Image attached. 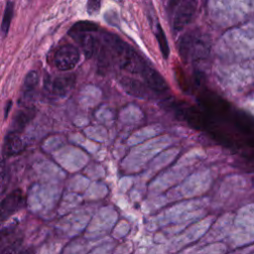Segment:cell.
Returning <instances> with one entry per match:
<instances>
[{
  "label": "cell",
  "instance_id": "obj_11",
  "mask_svg": "<svg viewBox=\"0 0 254 254\" xmlns=\"http://www.w3.org/2000/svg\"><path fill=\"white\" fill-rule=\"evenodd\" d=\"M35 115V109L32 107H24L16 112L12 122V131L18 133L22 131Z\"/></svg>",
  "mask_w": 254,
  "mask_h": 254
},
{
  "label": "cell",
  "instance_id": "obj_12",
  "mask_svg": "<svg viewBox=\"0 0 254 254\" xmlns=\"http://www.w3.org/2000/svg\"><path fill=\"white\" fill-rule=\"evenodd\" d=\"M71 37L80 46L86 59H90L94 55L95 48H96V41L92 35L88 33H79V34L71 35Z\"/></svg>",
  "mask_w": 254,
  "mask_h": 254
},
{
  "label": "cell",
  "instance_id": "obj_20",
  "mask_svg": "<svg viewBox=\"0 0 254 254\" xmlns=\"http://www.w3.org/2000/svg\"><path fill=\"white\" fill-rule=\"evenodd\" d=\"M11 105H12V102H11V101L7 102V104H6V108H5V118L7 117V114L9 113V110H10Z\"/></svg>",
  "mask_w": 254,
  "mask_h": 254
},
{
  "label": "cell",
  "instance_id": "obj_1",
  "mask_svg": "<svg viewBox=\"0 0 254 254\" xmlns=\"http://www.w3.org/2000/svg\"><path fill=\"white\" fill-rule=\"evenodd\" d=\"M103 39L113 52L122 69L131 73H141L146 62L129 44L111 33H104Z\"/></svg>",
  "mask_w": 254,
  "mask_h": 254
},
{
  "label": "cell",
  "instance_id": "obj_15",
  "mask_svg": "<svg viewBox=\"0 0 254 254\" xmlns=\"http://www.w3.org/2000/svg\"><path fill=\"white\" fill-rule=\"evenodd\" d=\"M155 35L159 44V48L160 51L163 55V58L165 60H168L169 55H170V48H169V44H168V40L166 37V34L162 28V26L160 25V23H158L156 25V31H155Z\"/></svg>",
  "mask_w": 254,
  "mask_h": 254
},
{
  "label": "cell",
  "instance_id": "obj_21",
  "mask_svg": "<svg viewBox=\"0 0 254 254\" xmlns=\"http://www.w3.org/2000/svg\"><path fill=\"white\" fill-rule=\"evenodd\" d=\"M19 254H34V250H33L32 248H28V249L23 250V251L20 252Z\"/></svg>",
  "mask_w": 254,
  "mask_h": 254
},
{
  "label": "cell",
  "instance_id": "obj_6",
  "mask_svg": "<svg viewBox=\"0 0 254 254\" xmlns=\"http://www.w3.org/2000/svg\"><path fill=\"white\" fill-rule=\"evenodd\" d=\"M196 3L194 1H183L176 3L173 16V30L175 33L182 31L194 18Z\"/></svg>",
  "mask_w": 254,
  "mask_h": 254
},
{
  "label": "cell",
  "instance_id": "obj_19",
  "mask_svg": "<svg viewBox=\"0 0 254 254\" xmlns=\"http://www.w3.org/2000/svg\"><path fill=\"white\" fill-rule=\"evenodd\" d=\"M100 9V2L99 1H88L86 4V10L89 15L97 14Z\"/></svg>",
  "mask_w": 254,
  "mask_h": 254
},
{
  "label": "cell",
  "instance_id": "obj_2",
  "mask_svg": "<svg viewBox=\"0 0 254 254\" xmlns=\"http://www.w3.org/2000/svg\"><path fill=\"white\" fill-rule=\"evenodd\" d=\"M209 49V40L198 31L186 33L179 43L180 56L186 63L206 58Z\"/></svg>",
  "mask_w": 254,
  "mask_h": 254
},
{
  "label": "cell",
  "instance_id": "obj_3",
  "mask_svg": "<svg viewBox=\"0 0 254 254\" xmlns=\"http://www.w3.org/2000/svg\"><path fill=\"white\" fill-rule=\"evenodd\" d=\"M75 83V75L73 73H65L54 76H47L44 81V90L48 97L59 99L66 96L73 88Z\"/></svg>",
  "mask_w": 254,
  "mask_h": 254
},
{
  "label": "cell",
  "instance_id": "obj_9",
  "mask_svg": "<svg viewBox=\"0 0 254 254\" xmlns=\"http://www.w3.org/2000/svg\"><path fill=\"white\" fill-rule=\"evenodd\" d=\"M119 83L121 87L124 89V91L132 96L139 97V98H146L149 95L146 85L140 80H137L128 76H121L119 79Z\"/></svg>",
  "mask_w": 254,
  "mask_h": 254
},
{
  "label": "cell",
  "instance_id": "obj_17",
  "mask_svg": "<svg viewBox=\"0 0 254 254\" xmlns=\"http://www.w3.org/2000/svg\"><path fill=\"white\" fill-rule=\"evenodd\" d=\"M22 243V237H15L13 240L9 241L7 245L2 249L1 254H15L17 249Z\"/></svg>",
  "mask_w": 254,
  "mask_h": 254
},
{
  "label": "cell",
  "instance_id": "obj_16",
  "mask_svg": "<svg viewBox=\"0 0 254 254\" xmlns=\"http://www.w3.org/2000/svg\"><path fill=\"white\" fill-rule=\"evenodd\" d=\"M13 12H14V2L9 1L6 3L5 11L3 14V20H2V25H1V31L3 35H6L9 31L11 20L13 18Z\"/></svg>",
  "mask_w": 254,
  "mask_h": 254
},
{
  "label": "cell",
  "instance_id": "obj_7",
  "mask_svg": "<svg viewBox=\"0 0 254 254\" xmlns=\"http://www.w3.org/2000/svg\"><path fill=\"white\" fill-rule=\"evenodd\" d=\"M25 204V197L23 191L20 189L12 190L10 193L7 194L1 201L0 205V212H1V219L5 220L17 210H19Z\"/></svg>",
  "mask_w": 254,
  "mask_h": 254
},
{
  "label": "cell",
  "instance_id": "obj_18",
  "mask_svg": "<svg viewBox=\"0 0 254 254\" xmlns=\"http://www.w3.org/2000/svg\"><path fill=\"white\" fill-rule=\"evenodd\" d=\"M175 71H176V77H177L178 83L180 84V86L183 90H186L188 88V82H187V79L185 77V74H184L182 68L179 65H177Z\"/></svg>",
  "mask_w": 254,
  "mask_h": 254
},
{
  "label": "cell",
  "instance_id": "obj_8",
  "mask_svg": "<svg viewBox=\"0 0 254 254\" xmlns=\"http://www.w3.org/2000/svg\"><path fill=\"white\" fill-rule=\"evenodd\" d=\"M140 74L142 75L145 83L151 90L157 93H163L169 89V84L167 83L165 78L149 64H145Z\"/></svg>",
  "mask_w": 254,
  "mask_h": 254
},
{
  "label": "cell",
  "instance_id": "obj_14",
  "mask_svg": "<svg viewBox=\"0 0 254 254\" xmlns=\"http://www.w3.org/2000/svg\"><path fill=\"white\" fill-rule=\"evenodd\" d=\"M98 29L97 23L92 21H79L74 23L68 31V35H74L79 33H87V32H95Z\"/></svg>",
  "mask_w": 254,
  "mask_h": 254
},
{
  "label": "cell",
  "instance_id": "obj_10",
  "mask_svg": "<svg viewBox=\"0 0 254 254\" xmlns=\"http://www.w3.org/2000/svg\"><path fill=\"white\" fill-rule=\"evenodd\" d=\"M23 148H24V142L21 139V137L18 135V133L10 131L4 139V144H3L4 155L7 157L16 155L20 153L23 150Z\"/></svg>",
  "mask_w": 254,
  "mask_h": 254
},
{
  "label": "cell",
  "instance_id": "obj_4",
  "mask_svg": "<svg viewBox=\"0 0 254 254\" xmlns=\"http://www.w3.org/2000/svg\"><path fill=\"white\" fill-rule=\"evenodd\" d=\"M79 61V51L70 44H64L58 48L54 56V64L59 70L72 69Z\"/></svg>",
  "mask_w": 254,
  "mask_h": 254
},
{
  "label": "cell",
  "instance_id": "obj_5",
  "mask_svg": "<svg viewBox=\"0 0 254 254\" xmlns=\"http://www.w3.org/2000/svg\"><path fill=\"white\" fill-rule=\"evenodd\" d=\"M197 100L202 108L207 112V114L214 115V116H222L225 115L229 111V104L223 98H221L216 93L204 90L202 91Z\"/></svg>",
  "mask_w": 254,
  "mask_h": 254
},
{
  "label": "cell",
  "instance_id": "obj_13",
  "mask_svg": "<svg viewBox=\"0 0 254 254\" xmlns=\"http://www.w3.org/2000/svg\"><path fill=\"white\" fill-rule=\"evenodd\" d=\"M39 83V75L37 71L31 70L29 71L24 79L23 83V97L31 98L38 86Z\"/></svg>",
  "mask_w": 254,
  "mask_h": 254
}]
</instances>
